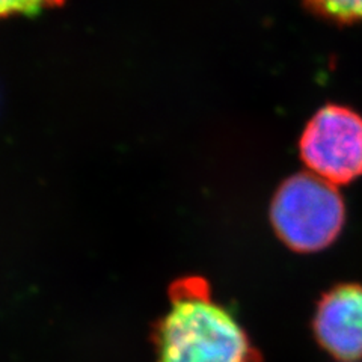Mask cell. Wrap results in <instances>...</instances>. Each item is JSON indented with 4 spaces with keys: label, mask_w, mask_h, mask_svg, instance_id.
<instances>
[{
    "label": "cell",
    "mask_w": 362,
    "mask_h": 362,
    "mask_svg": "<svg viewBox=\"0 0 362 362\" xmlns=\"http://www.w3.org/2000/svg\"><path fill=\"white\" fill-rule=\"evenodd\" d=\"M169 298L153 335L157 362H262L240 323L211 299L206 279L174 282Z\"/></svg>",
    "instance_id": "obj_1"
},
{
    "label": "cell",
    "mask_w": 362,
    "mask_h": 362,
    "mask_svg": "<svg viewBox=\"0 0 362 362\" xmlns=\"http://www.w3.org/2000/svg\"><path fill=\"white\" fill-rule=\"evenodd\" d=\"M346 209L335 185L313 173H299L282 183L270 204V222L291 251L319 252L343 230Z\"/></svg>",
    "instance_id": "obj_2"
},
{
    "label": "cell",
    "mask_w": 362,
    "mask_h": 362,
    "mask_svg": "<svg viewBox=\"0 0 362 362\" xmlns=\"http://www.w3.org/2000/svg\"><path fill=\"white\" fill-rule=\"evenodd\" d=\"M303 163L329 183L362 175V118L352 109L327 105L307 124L299 142Z\"/></svg>",
    "instance_id": "obj_3"
},
{
    "label": "cell",
    "mask_w": 362,
    "mask_h": 362,
    "mask_svg": "<svg viewBox=\"0 0 362 362\" xmlns=\"http://www.w3.org/2000/svg\"><path fill=\"white\" fill-rule=\"evenodd\" d=\"M313 327L317 341L334 358L362 359V286L339 284L325 293Z\"/></svg>",
    "instance_id": "obj_4"
},
{
    "label": "cell",
    "mask_w": 362,
    "mask_h": 362,
    "mask_svg": "<svg viewBox=\"0 0 362 362\" xmlns=\"http://www.w3.org/2000/svg\"><path fill=\"white\" fill-rule=\"evenodd\" d=\"M317 14L339 23L362 20V0H307Z\"/></svg>",
    "instance_id": "obj_5"
},
{
    "label": "cell",
    "mask_w": 362,
    "mask_h": 362,
    "mask_svg": "<svg viewBox=\"0 0 362 362\" xmlns=\"http://www.w3.org/2000/svg\"><path fill=\"white\" fill-rule=\"evenodd\" d=\"M65 0H0V18L11 16H37L45 9L58 8Z\"/></svg>",
    "instance_id": "obj_6"
},
{
    "label": "cell",
    "mask_w": 362,
    "mask_h": 362,
    "mask_svg": "<svg viewBox=\"0 0 362 362\" xmlns=\"http://www.w3.org/2000/svg\"><path fill=\"white\" fill-rule=\"evenodd\" d=\"M341 362H349V361H341ZM354 362H358V361H354Z\"/></svg>",
    "instance_id": "obj_7"
}]
</instances>
